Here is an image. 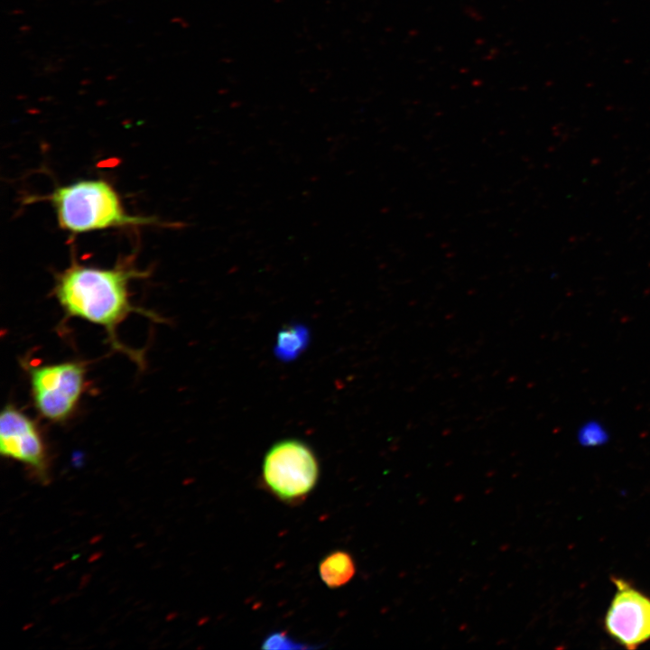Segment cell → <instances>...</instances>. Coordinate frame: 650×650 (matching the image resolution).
Returning a JSON list of instances; mask_svg holds the SVG:
<instances>
[{
	"label": "cell",
	"instance_id": "1",
	"mask_svg": "<svg viewBox=\"0 0 650 650\" xmlns=\"http://www.w3.org/2000/svg\"><path fill=\"white\" fill-rule=\"evenodd\" d=\"M145 276L144 272L129 265L99 268L72 263L56 275L53 295L66 318H79L103 327L110 347L143 367V354L124 346L116 337V329L133 312L163 321L157 314L138 308L130 301V281Z\"/></svg>",
	"mask_w": 650,
	"mask_h": 650
},
{
	"label": "cell",
	"instance_id": "2",
	"mask_svg": "<svg viewBox=\"0 0 650 650\" xmlns=\"http://www.w3.org/2000/svg\"><path fill=\"white\" fill-rule=\"evenodd\" d=\"M49 200L59 226L71 233L153 223L150 218L128 214L115 188L101 179L80 180L59 186Z\"/></svg>",
	"mask_w": 650,
	"mask_h": 650
},
{
	"label": "cell",
	"instance_id": "3",
	"mask_svg": "<svg viewBox=\"0 0 650 650\" xmlns=\"http://www.w3.org/2000/svg\"><path fill=\"white\" fill-rule=\"evenodd\" d=\"M320 475L311 449L297 440L275 443L265 456L262 479L267 490L287 504H296L316 487Z\"/></svg>",
	"mask_w": 650,
	"mask_h": 650
},
{
	"label": "cell",
	"instance_id": "4",
	"mask_svg": "<svg viewBox=\"0 0 650 650\" xmlns=\"http://www.w3.org/2000/svg\"><path fill=\"white\" fill-rule=\"evenodd\" d=\"M31 395L38 413L52 422H61L75 411L85 389L86 367L66 361L27 366Z\"/></svg>",
	"mask_w": 650,
	"mask_h": 650
},
{
	"label": "cell",
	"instance_id": "5",
	"mask_svg": "<svg viewBox=\"0 0 650 650\" xmlns=\"http://www.w3.org/2000/svg\"><path fill=\"white\" fill-rule=\"evenodd\" d=\"M611 580L616 592L605 617L606 631L625 648L636 649L650 639V598L621 578Z\"/></svg>",
	"mask_w": 650,
	"mask_h": 650
},
{
	"label": "cell",
	"instance_id": "6",
	"mask_svg": "<svg viewBox=\"0 0 650 650\" xmlns=\"http://www.w3.org/2000/svg\"><path fill=\"white\" fill-rule=\"evenodd\" d=\"M2 456L22 462L44 480L47 478L48 453L36 422L14 404H6L0 415Z\"/></svg>",
	"mask_w": 650,
	"mask_h": 650
},
{
	"label": "cell",
	"instance_id": "7",
	"mask_svg": "<svg viewBox=\"0 0 650 650\" xmlns=\"http://www.w3.org/2000/svg\"><path fill=\"white\" fill-rule=\"evenodd\" d=\"M355 573V561L350 553L343 550L330 552L319 563L320 577L330 589L346 585Z\"/></svg>",
	"mask_w": 650,
	"mask_h": 650
},
{
	"label": "cell",
	"instance_id": "8",
	"mask_svg": "<svg viewBox=\"0 0 650 650\" xmlns=\"http://www.w3.org/2000/svg\"><path fill=\"white\" fill-rule=\"evenodd\" d=\"M309 341L310 334L303 325L285 327L277 335L274 354L283 361L293 360L304 351Z\"/></svg>",
	"mask_w": 650,
	"mask_h": 650
},
{
	"label": "cell",
	"instance_id": "9",
	"mask_svg": "<svg viewBox=\"0 0 650 650\" xmlns=\"http://www.w3.org/2000/svg\"><path fill=\"white\" fill-rule=\"evenodd\" d=\"M321 645H310L291 637L284 631H274L268 634L262 642L265 650H314Z\"/></svg>",
	"mask_w": 650,
	"mask_h": 650
}]
</instances>
